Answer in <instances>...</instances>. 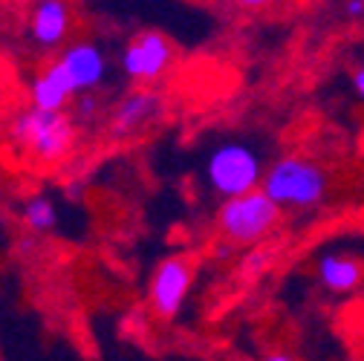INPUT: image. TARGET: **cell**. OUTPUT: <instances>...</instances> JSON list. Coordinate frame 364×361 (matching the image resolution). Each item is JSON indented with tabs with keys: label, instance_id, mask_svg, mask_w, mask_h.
<instances>
[{
	"label": "cell",
	"instance_id": "1",
	"mask_svg": "<svg viewBox=\"0 0 364 361\" xmlns=\"http://www.w3.org/2000/svg\"><path fill=\"white\" fill-rule=\"evenodd\" d=\"M260 188L284 211L287 208L306 211L327 200L330 176L315 159L301 156V153H287V156H278L263 171Z\"/></svg>",
	"mask_w": 364,
	"mask_h": 361
},
{
	"label": "cell",
	"instance_id": "2",
	"mask_svg": "<svg viewBox=\"0 0 364 361\" xmlns=\"http://www.w3.org/2000/svg\"><path fill=\"white\" fill-rule=\"evenodd\" d=\"M281 214L284 208L263 188H252L246 194L223 200L217 211V229L235 246H255L278 229Z\"/></svg>",
	"mask_w": 364,
	"mask_h": 361
},
{
	"label": "cell",
	"instance_id": "3",
	"mask_svg": "<svg viewBox=\"0 0 364 361\" xmlns=\"http://www.w3.org/2000/svg\"><path fill=\"white\" fill-rule=\"evenodd\" d=\"M12 139L38 162H58L75 145V119L64 110L29 107L12 124Z\"/></svg>",
	"mask_w": 364,
	"mask_h": 361
},
{
	"label": "cell",
	"instance_id": "4",
	"mask_svg": "<svg viewBox=\"0 0 364 361\" xmlns=\"http://www.w3.org/2000/svg\"><path fill=\"white\" fill-rule=\"evenodd\" d=\"M205 183L208 188L229 200L237 194H246L252 188H260V179H263V156L246 145V142H223L217 145L208 156H205Z\"/></svg>",
	"mask_w": 364,
	"mask_h": 361
},
{
	"label": "cell",
	"instance_id": "5",
	"mask_svg": "<svg viewBox=\"0 0 364 361\" xmlns=\"http://www.w3.org/2000/svg\"><path fill=\"white\" fill-rule=\"evenodd\" d=\"M176 61V47L165 32L145 29L139 35H133L127 41V47L122 50L119 67L124 78L133 84H156L162 81Z\"/></svg>",
	"mask_w": 364,
	"mask_h": 361
},
{
	"label": "cell",
	"instance_id": "6",
	"mask_svg": "<svg viewBox=\"0 0 364 361\" xmlns=\"http://www.w3.org/2000/svg\"><path fill=\"white\" fill-rule=\"evenodd\" d=\"M191 281H194V266L188 257L173 254V257L159 260L151 275V286H148L151 309L159 318H173V315H179L182 303H186V298L191 292Z\"/></svg>",
	"mask_w": 364,
	"mask_h": 361
},
{
	"label": "cell",
	"instance_id": "7",
	"mask_svg": "<svg viewBox=\"0 0 364 361\" xmlns=\"http://www.w3.org/2000/svg\"><path fill=\"white\" fill-rule=\"evenodd\" d=\"M55 61L64 70L75 96L102 87V81L107 75V58H105L102 47L93 41H73L70 47L61 50V55Z\"/></svg>",
	"mask_w": 364,
	"mask_h": 361
},
{
	"label": "cell",
	"instance_id": "8",
	"mask_svg": "<svg viewBox=\"0 0 364 361\" xmlns=\"http://www.w3.org/2000/svg\"><path fill=\"white\" fill-rule=\"evenodd\" d=\"M162 110H165V104L154 90H136V93H127L110 113V122H107L110 136L113 139L139 136L145 127H151L162 116Z\"/></svg>",
	"mask_w": 364,
	"mask_h": 361
},
{
	"label": "cell",
	"instance_id": "9",
	"mask_svg": "<svg viewBox=\"0 0 364 361\" xmlns=\"http://www.w3.org/2000/svg\"><path fill=\"white\" fill-rule=\"evenodd\" d=\"M32 41L43 50H53L70 35V6L67 0H38L29 23Z\"/></svg>",
	"mask_w": 364,
	"mask_h": 361
},
{
	"label": "cell",
	"instance_id": "10",
	"mask_svg": "<svg viewBox=\"0 0 364 361\" xmlns=\"http://www.w3.org/2000/svg\"><path fill=\"white\" fill-rule=\"evenodd\" d=\"M29 99H32V107H41V110H67V104L75 99V93H73L64 70L58 67V61H53L47 70L32 78Z\"/></svg>",
	"mask_w": 364,
	"mask_h": 361
},
{
	"label": "cell",
	"instance_id": "11",
	"mask_svg": "<svg viewBox=\"0 0 364 361\" xmlns=\"http://www.w3.org/2000/svg\"><path fill=\"white\" fill-rule=\"evenodd\" d=\"M318 272V281H321V286L327 292H336V295H344V292H353L361 281H364V266L350 257V254H321V260H318L315 266Z\"/></svg>",
	"mask_w": 364,
	"mask_h": 361
},
{
	"label": "cell",
	"instance_id": "12",
	"mask_svg": "<svg viewBox=\"0 0 364 361\" xmlns=\"http://www.w3.org/2000/svg\"><path fill=\"white\" fill-rule=\"evenodd\" d=\"M23 222L29 225L32 232H38V235L53 232L55 225H58L55 203H53L50 197H43V194H38V197L26 200V205H23Z\"/></svg>",
	"mask_w": 364,
	"mask_h": 361
},
{
	"label": "cell",
	"instance_id": "13",
	"mask_svg": "<svg viewBox=\"0 0 364 361\" xmlns=\"http://www.w3.org/2000/svg\"><path fill=\"white\" fill-rule=\"evenodd\" d=\"M99 110H102V104H99L93 90H90V93H78V99H75V122H81V124L93 122L99 116Z\"/></svg>",
	"mask_w": 364,
	"mask_h": 361
},
{
	"label": "cell",
	"instance_id": "14",
	"mask_svg": "<svg viewBox=\"0 0 364 361\" xmlns=\"http://www.w3.org/2000/svg\"><path fill=\"white\" fill-rule=\"evenodd\" d=\"M344 18L347 21H361L364 18V0H344Z\"/></svg>",
	"mask_w": 364,
	"mask_h": 361
},
{
	"label": "cell",
	"instance_id": "15",
	"mask_svg": "<svg viewBox=\"0 0 364 361\" xmlns=\"http://www.w3.org/2000/svg\"><path fill=\"white\" fill-rule=\"evenodd\" d=\"M353 90H355V96L364 102V61L355 64V70H353Z\"/></svg>",
	"mask_w": 364,
	"mask_h": 361
},
{
	"label": "cell",
	"instance_id": "16",
	"mask_svg": "<svg viewBox=\"0 0 364 361\" xmlns=\"http://www.w3.org/2000/svg\"><path fill=\"white\" fill-rule=\"evenodd\" d=\"M232 4L240 6V9H263L269 4H275V0H232Z\"/></svg>",
	"mask_w": 364,
	"mask_h": 361
},
{
	"label": "cell",
	"instance_id": "17",
	"mask_svg": "<svg viewBox=\"0 0 364 361\" xmlns=\"http://www.w3.org/2000/svg\"><path fill=\"white\" fill-rule=\"evenodd\" d=\"M269 358H272V361H287V358H292V355H287V352H269Z\"/></svg>",
	"mask_w": 364,
	"mask_h": 361
}]
</instances>
